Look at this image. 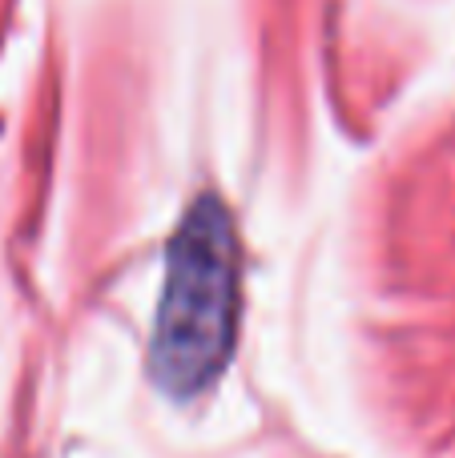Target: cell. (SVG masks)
<instances>
[{
    "label": "cell",
    "instance_id": "cell-1",
    "mask_svg": "<svg viewBox=\"0 0 455 458\" xmlns=\"http://www.w3.org/2000/svg\"><path fill=\"white\" fill-rule=\"evenodd\" d=\"M238 237L218 198H198L166 245L153 374L174 398H193L230 362L238 326Z\"/></svg>",
    "mask_w": 455,
    "mask_h": 458
}]
</instances>
